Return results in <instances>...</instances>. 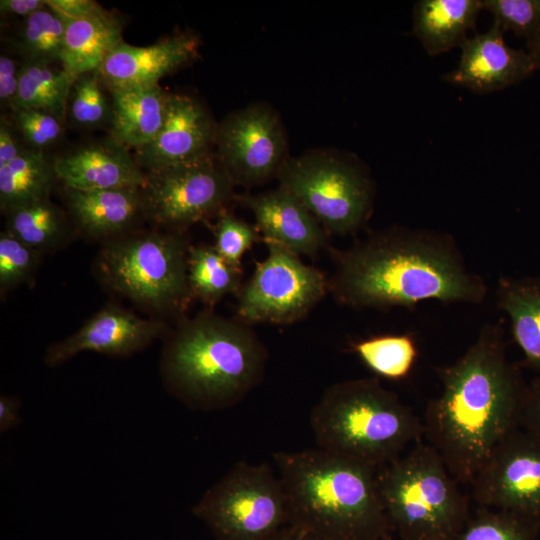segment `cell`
I'll list each match as a JSON object with an SVG mask.
<instances>
[{
	"label": "cell",
	"mask_w": 540,
	"mask_h": 540,
	"mask_svg": "<svg viewBox=\"0 0 540 540\" xmlns=\"http://www.w3.org/2000/svg\"><path fill=\"white\" fill-rule=\"evenodd\" d=\"M199 39L180 33L152 45L139 47L122 42L106 58L98 73L107 89L148 87L194 60Z\"/></svg>",
	"instance_id": "e0dca14e"
},
{
	"label": "cell",
	"mask_w": 540,
	"mask_h": 540,
	"mask_svg": "<svg viewBox=\"0 0 540 540\" xmlns=\"http://www.w3.org/2000/svg\"><path fill=\"white\" fill-rule=\"evenodd\" d=\"M533 530L510 515L485 510L468 519L455 540H531Z\"/></svg>",
	"instance_id": "d6a6232c"
},
{
	"label": "cell",
	"mask_w": 540,
	"mask_h": 540,
	"mask_svg": "<svg viewBox=\"0 0 540 540\" xmlns=\"http://www.w3.org/2000/svg\"><path fill=\"white\" fill-rule=\"evenodd\" d=\"M144 215L157 225L180 229L222 210L234 184L214 153L145 172Z\"/></svg>",
	"instance_id": "8fae6325"
},
{
	"label": "cell",
	"mask_w": 540,
	"mask_h": 540,
	"mask_svg": "<svg viewBox=\"0 0 540 540\" xmlns=\"http://www.w3.org/2000/svg\"><path fill=\"white\" fill-rule=\"evenodd\" d=\"M65 24L62 69L77 77L98 71L122 42L120 20L105 9L82 18H62Z\"/></svg>",
	"instance_id": "7402d4cb"
},
{
	"label": "cell",
	"mask_w": 540,
	"mask_h": 540,
	"mask_svg": "<svg viewBox=\"0 0 540 540\" xmlns=\"http://www.w3.org/2000/svg\"><path fill=\"white\" fill-rule=\"evenodd\" d=\"M58 180L76 190L141 189L146 174L130 150L110 136L54 159Z\"/></svg>",
	"instance_id": "ac0fdd59"
},
{
	"label": "cell",
	"mask_w": 540,
	"mask_h": 540,
	"mask_svg": "<svg viewBox=\"0 0 540 540\" xmlns=\"http://www.w3.org/2000/svg\"><path fill=\"white\" fill-rule=\"evenodd\" d=\"M529 53L540 67V35L528 42Z\"/></svg>",
	"instance_id": "ee69618b"
},
{
	"label": "cell",
	"mask_w": 540,
	"mask_h": 540,
	"mask_svg": "<svg viewBox=\"0 0 540 540\" xmlns=\"http://www.w3.org/2000/svg\"><path fill=\"white\" fill-rule=\"evenodd\" d=\"M98 71L84 73L75 79L67 101L66 116L80 128L94 129L110 125L112 101Z\"/></svg>",
	"instance_id": "4dcf8cb0"
},
{
	"label": "cell",
	"mask_w": 540,
	"mask_h": 540,
	"mask_svg": "<svg viewBox=\"0 0 540 540\" xmlns=\"http://www.w3.org/2000/svg\"><path fill=\"white\" fill-rule=\"evenodd\" d=\"M482 0H419L413 10V33L430 56L461 46L475 28Z\"/></svg>",
	"instance_id": "603a6c76"
},
{
	"label": "cell",
	"mask_w": 540,
	"mask_h": 540,
	"mask_svg": "<svg viewBox=\"0 0 540 540\" xmlns=\"http://www.w3.org/2000/svg\"><path fill=\"white\" fill-rule=\"evenodd\" d=\"M470 484L482 506L540 527V438L514 429Z\"/></svg>",
	"instance_id": "4fadbf2b"
},
{
	"label": "cell",
	"mask_w": 540,
	"mask_h": 540,
	"mask_svg": "<svg viewBox=\"0 0 540 540\" xmlns=\"http://www.w3.org/2000/svg\"><path fill=\"white\" fill-rule=\"evenodd\" d=\"M519 418L527 426V431L540 438V379L524 394Z\"/></svg>",
	"instance_id": "74e56055"
},
{
	"label": "cell",
	"mask_w": 540,
	"mask_h": 540,
	"mask_svg": "<svg viewBox=\"0 0 540 540\" xmlns=\"http://www.w3.org/2000/svg\"><path fill=\"white\" fill-rule=\"evenodd\" d=\"M111 93L110 137L135 152L159 132L168 94L159 85L108 89Z\"/></svg>",
	"instance_id": "44dd1931"
},
{
	"label": "cell",
	"mask_w": 540,
	"mask_h": 540,
	"mask_svg": "<svg viewBox=\"0 0 540 540\" xmlns=\"http://www.w3.org/2000/svg\"><path fill=\"white\" fill-rule=\"evenodd\" d=\"M439 378L441 391L427 405L423 431L455 479L471 483L515 429L524 396L507 361L500 324L483 325Z\"/></svg>",
	"instance_id": "7a4b0ae2"
},
{
	"label": "cell",
	"mask_w": 540,
	"mask_h": 540,
	"mask_svg": "<svg viewBox=\"0 0 540 540\" xmlns=\"http://www.w3.org/2000/svg\"><path fill=\"white\" fill-rule=\"evenodd\" d=\"M504 30L494 22L484 33L467 38L457 68L443 76L453 85L475 93H490L529 77L539 65L529 52L511 48Z\"/></svg>",
	"instance_id": "2e32d148"
},
{
	"label": "cell",
	"mask_w": 540,
	"mask_h": 540,
	"mask_svg": "<svg viewBox=\"0 0 540 540\" xmlns=\"http://www.w3.org/2000/svg\"><path fill=\"white\" fill-rule=\"evenodd\" d=\"M46 0H1L0 11L3 14L29 17L46 7Z\"/></svg>",
	"instance_id": "b9f144b4"
},
{
	"label": "cell",
	"mask_w": 540,
	"mask_h": 540,
	"mask_svg": "<svg viewBox=\"0 0 540 540\" xmlns=\"http://www.w3.org/2000/svg\"><path fill=\"white\" fill-rule=\"evenodd\" d=\"M352 348L368 368L388 379L405 377L417 356L415 341L408 334L376 336Z\"/></svg>",
	"instance_id": "f546056e"
},
{
	"label": "cell",
	"mask_w": 540,
	"mask_h": 540,
	"mask_svg": "<svg viewBox=\"0 0 540 540\" xmlns=\"http://www.w3.org/2000/svg\"><path fill=\"white\" fill-rule=\"evenodd\" d=\"M240 202L253 213L263 240L308 257L316 256L328 245L327 231L294 195L280 186L259 194L242 195Z\"/></svg>",
	"instance_id": "d6986e66"
},
{
	"label": "cell",
	"mask_w": 540,
	"mask_h": 540,
	"mask_svg": "<svg viewBox=\"0 0 540 540\" xmlns=\"http://www.w3.org/2000/svg\"><path fill=\"white\" fill-rule=\"evenodd\" d=\"M328 291L341 305L384 310L426 300L480 304L488 287L451 235L394 225L334 251Z\"/></svg>",
	"instance_id": "6da1fadb"
},
{
	"label": "cell",
	"mask_w": 540,
	"mask_h": 540,
	"mask_svg": "<svg viewBox=\"0 0 540 540\" xmlns=\"http://www.w3.org/2000/svg\"><path fill=\"white\" fill-rule=\"evenodd\" d=\"M187 277L193 298L211 306L242 287L241 267L224 259L214 245L189 247Z\"/></svg>",
	"instance_id": "4316f807"
},
{
	"label": "cell",
	"mask_w": 540,
	"mask_h": 540,
	"mask_svg": "<svg viewBox=\"0 0 540 540\" xmlns=\"http://www.w3.org/2000/svg\"><path fill=\"white\" fill-rule=\"evenodd\" d=\"M46 4L61 18H82L101 11L103 8L92 0H46Z\"/></svg>",
	"instance_id": "f35d334b"
},
{
	"label": "cell",
	"mask_w": 540,
	"mask_h": 540,
	"mask_svg": "<svg viewBox=\"0 0 540 540\" xmlns=\"http://www.w3.org/2000/svg\"><path fill=\"white\" fill-rule=\"evenodd\" d=\"M58 180L54 160L44 151L27 149L0 167V206L2 212L49 198Z\"/></svg>",
	"instance_id": "d4e9b609"
},
{
	"label": "cell",
	"mask_w": 540,
	"mask_h": 540,
	"mask_svg": "<svg viewBox=\"0 0 540 540\" xmlns=\"http://www.w3.org/2000/svg\"><path fill=\"white\" fill-rule=\"evenodd\" d=\"M21 66L9 56H0V101L1 104L12 106L17 95Z\"/></svg>",
	"instance_id": "8d00e7d4"
},
{
	"label": "cell",
	"mask_w": 540,
	"mask_h": 540,
	"mask_svg": "<svg viewBox=\"0 0 540 540\" xmlns=\"http://www.w3.org/2000/svg\"><path fill=\"white\" fill-rule=\"evenodd\" d=\"M217 123L197 99L169 93L162 126L134 157L144 172L190 162L212 154Z\"/></svg>",
	"instance_id": "5bb4252c"
},
{
	"label": "cell",
	"mask_w": 540,
	"mask_h": 540,
	"mask_svg": "<svg viewBox=\"0 0 540 540\" xmlns=\"http://www.w3.org/2000/svg\"><path fill=\"white\" fill-rule=\"evenodd\" d=\"M40 252L8 231L0 234V289L7 290L26 281L35 271Z\"/></svg>",
	"instance_id": "836d02e7"
},
{
	"label": "cell",
	"mask_w": 540,
	"mask_h": 540,
	"mask_svg": "<svg viewBox=\"0 0 540 540\" xmlns=\"http://www.w3.org/2000/svg\"><path fill=\"white\" fill-rule=\"evenodd\" d=\"M14 120L17 131L29 149L44 151L54 145L63 134V121L45 110H15Z\"/></svg>",
	"instance_id": "d590c367"
},
{
	"label": "cell",
	"mask_w": 540,
	"mask_h": 540,
	"mask_svg": "<svg viewBox=\"0 0 540 540\" xmlns=\"http://www.w3.org/2000/svg\"><path fill=\"white\" fill-rule=\"evenodd\" d=\"M5 214L6 231L40 253L60 245L67 237L66 216L49 198L12 208Z\"/></svg>",
	"instance_id": "83f0119b"
},
{
	"label": "cell",
	"mask_w": 540,
	"mask_h": 540,
	"mask_svg": "<svg viewBox=\"0 0 540 540\" xmlns=\"http://www.w3.org/2000/svg\"><path fill=\"white\" fill-rule=\"evenodd\" d=\"M496 298L498 307L510 319L513 336L527 361L540 368V275L501 277Z\"/></svg>",
	"instance_id": "cb8c5ba5"
},
{
	"label": "cell",
	"mask_w": 540,
	"mask_h": 540,
	"mask_svg": "<svg viewBox=\"0 0 540 540\" xmlns=\"http://www.w3.org/2000/svg\"><path fill=\"white\" fill-rule=\"evenodd\" d=\"M439 453L418 441L378 469L382 502L402 540H455L468 521L467 501Z\"/></svg>",
	"instance_id": "8992f818"
},
{
	"label": "cell",
	"mask_w": 540,
	"mask_h": 540,
	"mask_svg": "<svg viewBox=\"0 0 540 540\" xmlns=\"http://www.w3.org/2000/svg\"><path fill=\"white\" fill-rule=\"evenodd\" d=\"M216 157L234 185H260L277 177L289 158L281 119L269 104L252 103L217 124Z\"/></svg>",
	"instance_id": "7c38bea8"
},
{
	"label": "cell",
	"mask_w": 540,
	"mask_h": 540,
	"mask_svg": "<svg viewBox=\"0 0 540 540\" xmlns=\"http://www.w3.org/2000/svg\"><path fill=\"white\" fill-rule=\"evenodd\" d=\"M304 540H328V539H324V538H320V537H316V536H313V535L306 534Z\"/></svg>",
	"instance_id": "f6af8a7d"
},
{
	"label": "cell",
	"mask_w": 540,
	"mask_h": 540,
	"mask_svg": "<svg viewBox=\"0 0 540 540\" xmlns=\"http://www.w3.org/2000/svg\"><path fill=\"white\" fill-rule=\"evenodd\" d=\"M67 205L77 226L95 238H113L144 215L141 189L76 190L66 188Z\"/></svg>",
	"instance_id": "ffe728a7"
},
{
	"label": "cell",
	"mask_w": 540,
	"mask_h": 540,
	"mask_svg": "<svg viewBox=\"0 0 540 540\" xmlns=\"http://www.w3.org/2000/svg\"><path fill=\"white\" fill-rule=\"evenodd\" d=\"M504 31L511 30L528 42L540 35V0H482Z\"/></svg>",
	"instance_id": "1f68e13d"
},
{
	"label": "cell",
	"mask_w": 540,
	"mask_h": 540,
	"mask_svg": "<svg viewBox=\"0 0 540 540\" xmlns=\"http://www.w3.org/2000/svg\"><path fill=\"white\" fill-rule=\"evenodd\" d=\"M77 77L48 64L24 62L13 111L41 109L64 120L71 87Z\"/></svg>",
	"instance_id": "484cf974"
},
{
	"label": "cell",
	"mask_w": 540,
	"mask_h": 540,
	"mask_svg": "<svg viewBox=\"0 0 540 540\" xmlns=\"http://www.w3.org/2000/svg\"><path fill=\"white\" fill-rule=\"evenodd\" d=\"M305 536L304 529L289 523L270 540H304Z\"/></svg>",
	"instance_id": "7bdbcfd3"
},
{
	"label": "cell",
	"mask_w": 540,
	"mask_h": 540,
	"mask_svg": "<svg viewBox=\"0 0 540 540\" xmlns=\"http://www.w3.org/2000/svg\"><path fill=\"white\" fill-rule=\"evenodd\" d=\"M268 351L250 324L203 311L168 338L160 371L168 392L190 409L231 408L264 377Z\"/></svg>",
	"instance_id": "3957f363"
},
{
	"label": "cell",
	"mask_w": 540,
	"mask_h": 540,
	"mask_svg": "<svg viewBox=\"0 0 540 540\" xmlns=\"http://www.w3.org/2000/svg\"><path fill=\"white\" fill-rule=\"evenodd\" d=\"M20 401L9 395L0 396V433H6L20 424Z\"/></svg>",
	"instance_id": "60d3db41"
},
{
	"label": "cell",
	"mask_w": 540,
	"mask_h": 540,
	"mask_svg": "<svg viewBox=\"0 0 540 540\" xmlns=\"http://www.w3.org/2000/svg\"><path fill=\"white\" fill-rule=\"evenodd\" d=\"M189 246L178 232H151L108 241L98 254L101 281L132 302L158 313L189 305Z\"/></svg>",
	"instance_id": "52a82bcc"
},
{
	"label": "cell",
	"mask_w": 540,
	"mask_h": 540,
	"mask_svg": "<svg viewBox=\"0 0 540 540\" xmlns=\"http://www.w3.org/2000/svg\"><path fill=\"white\" fill-rule=\"evenodd\" d=\"M164 332L163 323L140 318L116 306H107L88 319L76 332L48 347L44 362L60 365L81 352L127 356L138 352Z\"/></svg>",
	"instance_id": "9a60e30c"
},
{
	"label": "cell",
	"mask_w": 540,
	"mask_h": 540,
	"mask_svg": "<svg viewBox=\"0 0 540 540\" xmlns=\"http://www.w3.org/2000/svg\"><path fill=\"white\" fill-rule=\"evenodd\" d=\"M290 524L328 540H391L378 469L320 448L278 451Z\"/></svg>",
	"instance_id": "277c9868"
},
{
	"label": "cell",
	"mask_w": 540,
	"mask_h": 540,
	"mask_svg": "<svg viewBox=\"0 0 540 540\" xmlns=\"http://www.w3.org/2000/svg\"><path fill=\"white\" fill-rule=\"evenodd\" d=\"M28 148H24L18 141L12 126L1 119L0 124V167L16 159Z\"/></svg>",
	"instance_id": "ab89813d"
},
{
	"label": "cell",
	"mask_w": 540,
	"mask_h": 540,
	"mask_svg": "<svg viewBox=\"0 0 540 540\" xmlns=\"http://www.w3.org/2000/svg\"><path fill=\"white\" fill-rule=\"evenodd\" d=\"M259 237L256 226L225 212L220 215L215 227L214 247L229 263L241 267L242 256Z\"/></svg>",
	"instance_id": "e575fe53"
},
{
	"label": "cell",
	"mask_w": 540,
	"mask_h": 540,
	"mask_svg": "<svg viewBox=\"0 0 540 540\" xmlns=\"http://www.w3.org/2000/svg\"><path fill=\"white\" fill-rule=\"evenodd\" d=\"M318 448L379 469L420 439L423 425L377 378L336 382L309 416Z\"/></svg>",
	"instance_id": "5b68a950"
},
{
	"label": "cell",
	"mask_w": 540,
	"mask_h": 540,
	"mask_svg": "<svg viewBox=\"0 0 540 540\" xmlns=\"http://www.w3.org/2000/svg\"><path fill=\"white\" fill-rule=\"evenodd\" d=\"M277 179L279 186L294 195L329 235L355 234L373 213L374 181L357 159L312 150L289 157Z\"/></svg>",
	"instance_id": "ba28073f"
},
{
	"label": "cell",
	"mask_w": 540,
	"mask_h": 540,
	"mask_svg": "<svg viewBox=\"0 0 540 540\" xmlns=\"http://www.w3.org/2000/svg\"><path fill=\"white\" fill-rule=\"evenodd\" d=\"M65 36L63 19L48 5L24 18L14 39V46L25 62L51 65L61 59Z\"/></svg>",
	"instance_id": "f1b7e54d"
},
{
	"label": "cell",
	"mask_w": 540,
	"mask_h": 540,
	"mask_svg": "<svg viewBox=\"0 0 540 540\" xmlns=\"http://www.w3.org/2000/svg\"><path fill=\"white\" fill-rule=\"evenodd\" d=\"M263 241L268 254L238 292V318L248 324L299 321L324 297L328 279L284 246Z\"/></svg>",
	"instance_id": "30bf717a"
},
{
	"label": "cell",
	"mask_w": 540,
	"mask_h": 540,
	"mask_svg": "<svg viewBox=\"0 0 540 540\" xmlns=\"http://www.w3.org/2000/svg\"><path fill=\"white\" fill-rule=\"evenodd\" d=\"M216 540H270L289 524L288 502L273 465L236 463L192 508Z\"/></svg>",
	"instance_id": "9c48e42d"
}]
</instances>
